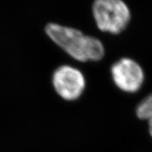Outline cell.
Listing matches in <instances>:
<instances>
[{"mask_svg": "<svg viewBox=\"0 0 152 152\" xmlns=\"http://www.w3.org/2000/svg\"><path fill=\"white\" fill-rule=\"evenodd\" d=\"M45 32L58 46L79 61H98L104 56V46L98 39L85 35L75 28L49 23Z\"/></svg>", "mask_w": 152, "mask_h": 152, "instance_id": "cell-1", "label": "cell"}, {"mask_svg": "<svg viewBox=\"0 0 152 152\" xmlns=\"http://www.w3.org/2000/svg\"><path fill=\"white\" fill-rule=\"evenodd\" d=\"M92 14L99 29L118 35L128 27L131 15L123 0H94Z\"/></svg>", "mask_w": 152, "mask_h": 152, "instance_id": "cell-2", "label": "cell"}, {"mask_svg": "<svg viewBox=\"0 0 152 152\" xmlns=\"http://www.w3.org/2000/svg\"><path fill=\"white\" fill-rule=\"evenodd\" d=\"M52 83L57 94L67 101L77 99L85 87L84 75L77 68L70 66H61L56 69Z\"/></svg>", "mask_w": 152, "mask_h": 152, "instance_id": "cell-3", "label": "cell"}, {"mask_svg": "<svg viewBox=\"0 0 152 152\" xmlns=\"http://www.w3.org/2000/svg\"><path fill=\"white\" fill-rule=\"evenodd\" d=\"M111 73L115 85L125 92H137L143 84V70L131 58H123L115 62L111 66Z\"/></svg>", "mask_w": 152, "mask_h": 152, "instance_id": "cell-4", "label": "cell"}, {"mask_svg": "<svg viewBox=\"0 0 152 152\" xmlns=\"http://www.w3.org/2000/svg\"><path fill=\"white\" fill-rule=\"evenodd\" d=\"M137 116L141 120H148L149 131L152 137V94L142 100L136 108Z\"/></svg>", "mask_w": 152, "mask_h": 152, "instance_id": "cell-5", "label": "cell"}]
</instances>
